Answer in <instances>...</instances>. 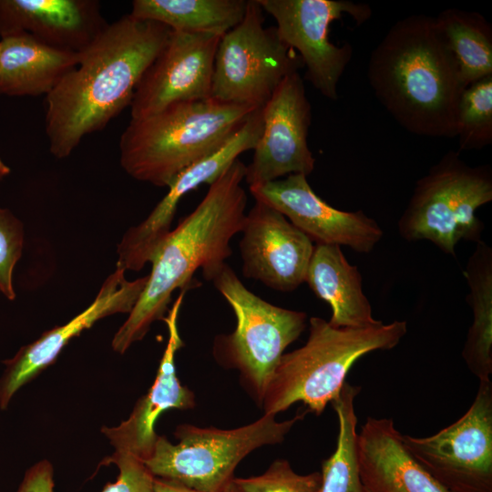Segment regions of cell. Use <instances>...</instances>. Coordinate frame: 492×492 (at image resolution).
<instances>
[{"mask_svg": "<svg viewBox=\"0 0 492 492\" xmlns=\"http://www.w3.org/2000/svg\"><path fill=\"white\" fill-rule=\"evenodd\" d=\"M155 492H196L186 487L175 485L159 478H154ZM222 492H241L232 480Z\"/></svg>", "mask_w": 492, "mask_h": 492, "instance_id": "32", "label": "cell"}, {"mask_svg": "<svg viewBox=\"0 0 492 492\" xmlns=\"http://www.w3.org/2000/svg\"><path fill=\"white\" fill-rule=\"evenodd\" d=\"M490 201V166H469L450 150L416 181L398 232L405 241H428L455 256L459 241H483L485 225L476 212Z\"/></svg>", "mask_w": 492, "mask_h": 492, "instance_id": "7", "label": "cell"}, {"mask_svg": "<svg viewBox=\"0 0 492 492\" xmlns=\"http://www.w3.org/2000/svg\"><path fill=\"white\" fill-rule=\"evenodd\" d=\"M108 23L96 0H0V36L27 34L79 53Z\"/></svg>", "mask_w": 492, "mask_h": 492, "instance_id": "19", "label": "cell"}, {"mask_svg": "<svg viewBox=\"0 0 492 492\" xmlns=\"http://www.w3.org/2000/svg\"><path fill=\"white\" fill-rule=\"evenodd\" d=\"M256 109L208 98L130 119L119 139L120 165L138 181L168 188L185 169L224 146Z\"/></svg>", "mask_w": 492, "mask_h": 492, "instance_id": "4", "label": "cell"}, {"mask_svg": "<svg viewBox=\"0 0 492 492\" xmlns=\"http://www.w3.org/2000/svg\"><path fill=\"white\" fill-rule=\"evenodd\" d=\"M261 133L246 166L249 186L290 174L310 175L315 166L307 141L312 107L299 72L282 80L261 108Z\"/></svg>", "mask_w": 492, "mask_h": 492, "instance_id": "12", "label": "cell"}, {"mask_svg": "<svg viewBox=\"0 0 492 492\" xmlns=\"http://www.w3.org/2000/svg\"><path fill=\"white\" fill-rule=\"evenodd\" d=\"M79 53L40 42L27 34L0 40V95H47L78 63Z\"/></svg>", "mask_w": 492, "mask_h": 492, "instance_id": "22", "label": "cell"}, {"mask_svg": "<svg viewBox=\"0 0 492 492\" xmlns=\"http://www.w3.org/2000/svg\"><path fill=\"white\" fill-rule=\"evenodd\" d=\"M261 129V108L219 150L181 171L149 216L124 233L117 248L116 268L138 272L150 263L171 231L178 204L183 196L201 184H211L241 153L253 149Z\"/></svg>", "mask_w": 492, "mask_h": 492, "instance_id": "14", "label": "cell"}, {"mask_svg": "<svg viewBox=\"0 0 492 492\" xmlns=\"http://www.w3.org/2000/svg\"><path fill=\"white\" fill-rule=\"evenodd\" d=\"M367 75L380 103L405 129L456 137L466 86L436 17L412 15L392 26L371 53Z\"/></svg>", "mask_w": 492, "mask_h": 492, "instance_id": "3", "label": "cell"}, {"mask_svg": "<svg viewBox=\"0 0 492 492\" xmlns=\"http://www.w3.org/2000/svg\"><path fill=\"white\" fill-rule=\"evenodd\" d=\"M241 232L244 277L279 292L294 291L305 282L314 245L284 215L255 200L245 216Z\"/></svg>", "mask_w": 492, "mask_h": 492, "instance_id": "16", "label": "cell"}, {"mask_svg": "<svg viewBox=\"0 0 492 492\" xmlns=\"http://www.w3.org/2000/svg\"><path fill=\"white\" fill-rule=\"evenodd\" d=\"M263 13L257 0H248L242 20L220 37L210 98L262 108L282 80L303 66L275 26L264 27Z\"/></svg>", "mask_w": 492, "mask_h": 492, "instance_id": "9", "label": "cell"}, {"mask_svg": "<svg viewBox=\"0 0 492 492\" xmlns=\"http://www.w3.org/2000/svg\"><path fill=\"white\" fill-rule=\"evenodd\" d=\"M305 282L331 306V325L364 328L383 323L374 318L372 305L363 292L362 275L340 246L314 245Z\"/></svg>", "mask_w": 492, "mask_h": 492, "instance_id": "21", "label": "cell"}, {"mask_svg": "<svg viewBox=\"0 0 492 492\" xmlns=\"http://www.w3.org/2000/svg\"><path fill=\"white\" fill-rule=\"evenodd\" d=\"M10 173V169L0 159V181Z\"/></svg>", "mask_w": 492, "mask_h": 492, "instance_id": "33", "label": "cell"}, {"mask_svg": "<svg viewBox=\"0 0 492 492\" xmlns=\"http://www.w3.org/2000/svg\"><path fill=\"white\" fill-rule=\"evenodd\" d=\"M212 283L236 317L232 333L215 337L213 356L223 367L239 371L247 393L261 406L284 350L306 327L307 314L264 301L247 289L227 263Z\"/></svg>", "mask_w": 492, "mask_h": 492, "instance_id": "8", "label": "cell"}, {"mask_svg": "<svg viewBox=\"0 0 492 492\" xmlns=\"http://www.w3.org/2000/svg\"><path fill=\"white\" fill-rule=\"evenodd\" d=\"M361 387L344 383L338 396L331 402L339 424L336 449L322 463L319 492H364L360 478L357 453L354 398Z\"/></svg>", "mask_w": 492, "mask_h": 492, "instance_id": "26", "label": "cell"}, {"mask_svg": "<svg viewBox=\"0 0 492 492\" xmlns=\"http://www.w3.org/2000/svg\"><path fill=\"white\" fill-rule=\"evenodd\" d=\"M233 481L241 492H319L322 475H300L287 460L277 459L263 474Z\"/></svg>", "mask_w": 492, "mask_h": 492, "instance_id": "28", "label": "cell"}, {"mask_svg": "<svg viewBox=\"0 0 492 492\" xmlns=\"http://www.w3.org/2000/svg\"><path fill=\"white\" fill-rule=\"evenodd\" d=\"M186 292L180 291L163 318L168 327L169 340L153 384L136 403L127 420L101 430L117 452H127L141 460L146 459L159 436L154 426L159 415L169 409L186 410L196 405L194 393L180 383L175 366L176 354L183 346L178 329V317Z\"/></svg>", "mask_w": 492, "mask_h": 492, "instance_id": "18", "label": "cell"}, {"mask_svg": "<svg viewBox=\"0 0 492 492\" xmlns=\"http://www.w3.org/2000/svg\"><path fill=\"white\" fill-rule=\"evenodd\" d=\"M125 272V270L116 268L104 281L95 300L87 309L67 323L45 332L4 362L5 370L0 377L2 410L7 408L19 389L56 361L69 341L104 317L131 312L149 276L128 281Z\"/></svg>", "mask_w": 492, "mask_h": 492, "instance_id": "17", "label": "cell"}, {"mask_svg": "<svg viewBox=\"0 0 492 492\" xmlns=\"http://www.w3.org/2000/svg\"><path fill=\"white\" fill-rule=\"evenodd\" d=\"M412 456L450 492H492V383L479 381L458 420L426 437L402 435Z\"/></svg>", "mask_w": 492, "mask_h": 492, "instance_id": "10", "label": "cell"}, {"mask_svg": "<svg viewBox=\"0 0 492 492\" xmlns=\"http://www.w3.org/2000/svg\"><path fill=\"white\" fill-rule=\"evenodd\" d=\"M464 276L469 287L466 300L473 322L462 357L479 381L488 380L492 374V248L484 241L477 243Z\"/></svg>", "mask_w": 492, "mask_h": 492, "instance_id": "23", "label": "cell"}, {"mask_svg": "<svg viewBox=\"0 0 492 492\" xmlns=\"http://www.w3.org/2000/svg\"><path fill=\"white\" fill-rule=\"evenodd\" d=\"M246 165L239 159L211 184L192 212L171 230L153 258L148 282L128 319L112 339L124 354L144 338L153 323L163 320L176 289L196 287L193 274L201 270L212 282L232 254L230 242L241 232L247 194L241 183Z\"/></svg>", "mask_w": 492, "mask_h": 492, "instance_id": "2", "label": "cell"}, {"mask_svg": "<svg viewBox=\"0 0 492 492\" xmlns=\"http://www.w3.org/2000/svg\"><path fill=\"white\" fill-rule=\"evenodd\" d=\"M306 413L285 421L264 414L232 429L180 425L174 433L176 444L159 436L151 454L142 461L156 478L196 492H222L247 455L261 446L282 443Z\"/></svg>", "mask_w": 492, "mask_h": 492, "instance_id": "6", "label": "cell"}, {"mask_svg": "<svg viewBox=\"0 0 492 492\" xmlns=\"http://www.w3.org/2000/svg\"><path fill=\"white\" fill-rule=\"evenodd\" d=\"M255 200L275 209L316 244L346 246L368 253L383 238L377 221L363 210L343 211L330 206L311 188L303 174L249 186Z\"/></svg>", "mask_w": 492, "mask_h": 492, "instance_id": "15", "label": "cell"}, {"mask_svg": "<svg viewBox=\"0 0 492 492\" xmlns=\"http://www.w3.org/2000/svg\"><path fill=\"white\" fill-rule=\"evenodd\" d=\"M107 461L117 465L118 476L100 492H155V477L140 458L130 453L115 451Z\"/></svg>", "mask_w": 492, "mask_h": 492, "instance_id": "30", "label": "cell"}, {"mask_svg": "<svg viewBox=\"0 0 492 492\" xmlns=\"http://www.w3.org/2000/svg\"><path fill=\"white\" fill-rule=\"evenodd\" d=\"M305 344L282 356L263 398L264 414L276 415L295 403L320 415L340 394L348 372L362 356L395 348L407 333L405 321L364 328L334 327L309 319Z\"/></svg>", "mask_w": 492, "mask_h": 492, "instance_id": "5", "label": "cell"}, {"mask_svg": "<svg viewBox=\"0 0 492 492\" xmlns=\"http://www.w3.org/2000/svg\"><path fill=\"white\" fill-rule=\"evenodd\" d=\"M222 36L172 31L141 77L130 103L131 119L177 102L210 98L214 59Z\"/></svg>", "mask_w": 492, "mask_h": 492, "instance_id": "13", "label": "cell"}, {"mask_svg": "<svg viewBox=\"0 0 492 492\" xmlns=\"http://www.w3.org/2000/svg\"><path fill=\"white\" fill-rule=\"evenodd\" d=\"M248 0H135L132 16L172 31L223 36L243 18Z\"/></svg>", "mask_w": 492, "mask_h": 492, "instance_id": "24", "label": "cell"}, {"mask_svg": "<svg viewBox=\"0 0 492 492\" xmlns=\"http://www.w3.org/2000/svg\"><path fill=\"white\" fill-rule=\"evenodd\" d=\"M25 241L24 225L8 209L0 208V292L8 300L15 298L13 273Z\"/></svg>", "mask_w": 492, "mask_h": 492, "instance_id": "29", "label": "cell"}, {"mask_svg": "<svg viewBox=\"0 0 492 492\" xmlns=\"http://www.w3.org/2000/svg\"><path fill=\"white\" fill-rule=\"evenodd\" d=\"M275 20L278 36L299 52L305 77L327 99L338 98V82L349 64V43L336 46L329 39L330 25L346 14L361 25L372 15L366 4L346 0H257Z\"/></svg>", "mask_w": 492, "mask_h": 492, "instance_id": "11", "label": "cell"}, {"mask_svg": "<svg viewBox=\"0 0 492 492\" xmlns=\"http://www.w3.org/2000/svg\"><path fill=\"white\" fill-rule=\"evenodd\" d=\"M357 453L364 492H450L407 451L390 418H367Z\"/></svg>", "mask_w": 492, "mask_h": 492, "instance_id": "20", "label": "cell"}, {"mask_svg": "<svg viewBox=\"0 0 492 492\" xmlns=\"http://www.w3.org/2000/svg\"><path fill=\"white\" fill-rule=\"evenodd\" d=\"M16 492H54V474L52 465L42 460L32 466Z\"/></svg>", "mask_w": 492, "mask_h": 492, "instance_id": "31", "label": "cell"}, {"mask_svg": "<svg viewBox=\"0 0 492 492\" xmlns=\"http://www.w3.org/2000/svg\"><path fill=\"white\" fill-rule=\"evenodd\" d=\"M460 150L480 149L492 142V75L468 85L457 108Z\"/></svg>", "mask_w": 492, "mask_h": 492, "instance_id": "27", "label": "cell"}, {"mask_svg": "<svg viewBox=\"0 0 492 492\" xmlns=\"http://www.w3.org/2000/svg\"><path fill=\"white\" fill-rule=\"evenodd\" d=\"M170 33L160 23L128 14L108 24L79 52L77 65L46 96L45 130L54 157L67 158L85 136L130 106L137 85Z\"/></svg>", "mask_w": 492, "mask_h": 492, "instance_id": "1", "label": "cell"}, {"mask_svg": "<svg viewBox=\"0 0 492 492\" xmlns=\"http://www.w3.org/2000/svg\"><path fill=\"white\" fill-rule=\"evenodd\" d=\"M436 21L466 87L492 75V27L479 13L449 8Z\"/></svg>", "mask_w": 492, "mask_h": 492, "instance_id": "25", "label": "cell"}]
</instances>
